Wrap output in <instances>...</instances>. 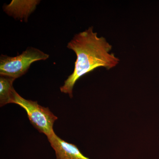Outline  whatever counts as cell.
Masks as SVG:
<instances>
[{
	"label": "cell",
	"mask_w": 159,
	"mask_h": 159,
	"mask_svg": "<svg viewBox=\"0 0 159 159\" xmlns=\"http://www.w3.org/2000/svg\"><path fill=\"white\" fill-rule=\"evenodd\" d=\"M75 52L77 59L74 72L60 87L61 93L73 97V89L76 83L82 76L99 67L109 70L116 66L119 57L110 53L112 46L105 38L99 37L93 31V27L75 34L67 46Z\"/></svg>",
	"instance_id": "6da1fadb"
},
{
	"label": "cell",
	"mask_w": 159,
	"mask_h": 159,
	"mask_svg": "<svg viewBox=\"0 0 159 159\" xmlns=\"http://www.w3.org/2000/svg\"><path fill=\"white\" fill-rule=\"evenodd\" d=\"M11 103L19 105L25 110L31 124L39 132L47 137L54 134L53 125L57 119L48 107L39 105L37 101L28 100L23 98L16 91Z\"/></svg>",
	"instance_id": "7a4b0ae2"
},
{
	"label": "cell",
	"mask_w": 159,
	"mask_h": 159,
	"mask_svg": "<svg viewBox=\"0 0 159 159\" xmlns=\"http://www.w3.org/2000/svg\"><path fill=\"white\" fill-rule=\"evenodd\" d=\"M49 54L39 49L29 47L16 57L2 54L0 57V75L16 78L27 73L31 64L49 58Z\"/></svg>",
	"instance_id": "3957f363"
},
{
	"label": "cell",
	"mask_w": 159,
	"mask_h": 159,
	"mask_svg": "<svg viewBox=\"0 0 159 159\" xmlns=\"http://www.w3.org/2000/svg\"><path fill=\"white\" fill-rule=\"evenodd\" d=\"M47 138L55 152L56 159H90L84 156L76 145L64 141L55 132Z\"/></svg>",
	"instance_id": "277c9868"
},
{
	"label": "cell",
	"mask_w": 159,
	"mask_h": 159,
	"mask_svg": "<svg viewBox=\"0 0 159 159\" xmlns=\"http://www.w3.org/2000/svg\"><path fill=\"white\" fill-rule=\"evenodd\" d=\"M40 1L12 0L10 4L4 6V10L7 14L16 19L27 21L28 17L35 10Z\"/></svg>",
	"instance_id": "5b68a950"
},
{
	"label": "cell",
	"mask_w": 159,
	"mask_h": 159,
	"mask_svg": "<svg viewBox=\"0 0 159 159\" xmlns=\"http://www.w3.org/2000/svg\"><path fill=\"white\" fill-rule=\"evenodd\" d=\"M16 78L0 75V106L2 107L11 103L16 91L13 87V83Z\"/></svg>",
	"instance_id": "8992f818"
}]
</instances>
